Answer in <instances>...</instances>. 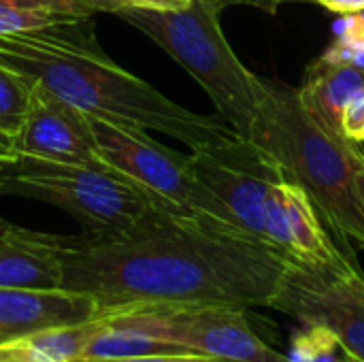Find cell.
<instances>
[{"label":"cell","instance_id":"e0dca14e","mask_svg":"<svg viewBox=\"0 0 364 362\" xmlns=\"http://www.w3.org/2000/svg\"><path fill=\"white\" fill-rule=\"evenodd\" d=\"M341 352V344L326 326L309 324L294 333L286 358L288 362H339Z\"/></svg>","mask_w":364,"mask_h":362},{"label":"cell","instance_id":"ffe728a7","mask_svg":"<svg viewBox=\"0 0 364 362\" xmlns=\"http://www.w3.org/2000/svg\"><path fill=\"white\" fill-rule=\"evenodd\" d=\"M343 132L348 139L364 143V90H360L346 107L343 119H341Z\"/></svg>","mask_w":364,"mask_h":362},{"label":"cell","instance_id":"1f68e13d","mask_svg":"<svg viewBox=\"0 0 364 362\" xmlns=\"http://www.w3.org/2000/svg\"><path fill=\"white\" fill-rule=\"evenodd\" d=\"M0 362H6V361H0Z\"/></svg>","mask_w":364,"mask_h":362},{"label":"cell","instance_id":"3957f363","mask_svg":"<svg viewBox=\"0 0 364 362\" xmlns=\"http://www.w3.org/2000/svg\"><path fill=\"white\" fill-rule=\"evenodd\" d=\"M250 141L282 166L288 181L307 192L339 237L364 245V209L356 192L364 151L356 141L309 109L296 87L264 77Z\"/></svg>","mask_w":364,"mask_h":362},{"label":"cell","instance_id":"4dcf8cb0","mask_svg":"<svg viewBox=\"0 0 364 362\" xmlns=\"http://www.w3.org/2000/svg\"><path fill=\"white\" fill-rule=\"evenodd\" d=\"M2 222H4V220H2V218H0V224H2Z\"/></svg>","mask_w":364,"mask_h":362},{"label":"cell","instance_id":"f546056e","mask_svg":"<svg viewBox=\"0 0 364 362\" xmlns=\"http://www.w3.org/2000/svg\"><path fill=\"white\" fill-rule=\"evenodd\" d=\"M4 164H6V162H4V160H0V186H2V169H4Z\"/></svg>","mask_w":364,"mask_h":362},{"label":"cell","instance_id":"30bf717a","mask_svg":"<svg viewBox=\"0 0 364 362\" xmlns=\"http://www.w3.org/2000/svg\"><path fill=\"white\" fill-rule=\"evenodd\" d=\"M190 160L194 175L224 203L235 224L247 235L269 243L267 198L273 183L286 179L282 166L277 162L262 166H237L205 154H190Z\"/></svg>","mask_w":364,"mask_h":362},{"label":"cell","instance_id":"4fadbf2b","mask_svg":"<svg viewBox=\"0 0 364 362\" xmlns=\"http://www.w3.org/2000/svg\"><path fill=\"white\" fill-rule=\"evenodd\" d=\"M62 271L43 233L0 224V286L4 288H60Z\"/></svg>","mask_w":364,"mask_h":362},{"label":"cell","instance_id":"7a4b0ae2","mask_svg":"<svg viewBox=\"0 0 364 362\" xmlns=\"http://www.w3.org/2000/svg\"><path fill=\"white\" fill-rule=\"evenodd\" d=\"M87 21L0 36V64L87 117L168 134L192 154L226 164L245 166L260 160L262 149L222 115L194 113L117 66L100 49L92 28L85 32Z\"/></svg>","mask_w":364,"mask_h":362},{"label":"cell","instance_id":"cb8c5ba5","mask_svg":"<svg viewBox=\"0 0 364 362\" xmlns=\"http://www.w3.org/2000/svg\"><path fill=\"white\" fill-rule=\"evenodd\" d=\"M343 275H346L348 286L358 294V299H363L364 301V273L360 271V267H352V269H348Z\"/></svg>","mask_w":364,"mask_h":362},{"label":"cell","instance_id":"83f0119b","mask_svg":"<svg viewBox=\"0 0 364 362\" xmlns=\"http://www.w3.org/2000/svg\"><path fill=\"white\" fill-rule=\"evenodd\" d=\"M339 362H360L358 361V358H354V356H350V354H346V352H343V354H341V361Z\"/></svg>","mask_w":364,"mask_h":362},{"label":"cell","instance_id":"5b68a950","mask_svg":"<svg viewBox=\"0 0 364 362\" xmlns=\"http://www.w3.org/2000/svg\"><path fill=\"white\" fill-rule=\"evenodd\" d=\"M0 194H19L60 207L90 237L128 230L156 203L105 162L64 164L30 156H17L4 164Z\"/></svg>","mask_w":364,"mask_h":362},{"label":"cell","instance_id":"603a6c76","mask_svg":"<svg viewBox=\"0 0 364 362\" xmlns=\"http://www.w3.org/2000/svg\"><path fill=\"white\" fill-rule=\"evenodd\" d=\"M339 15H356L364 11V0H311Z\"/></svg>","mask_w":364,"mask_h":362},{"label":"cell","instance_id":"4316f807","mask_svg":"<svg viewBox=\"0 0 364 362\" xmlns=\"http://www.w3.org/2000/svg\"><path fill=\"white\" fill-rule=\"evenodd\" d=\"M356 192H358V198H360L364 209V162L363 166L358 169V173H356Z\"/></svg>","mask_w":364,"mask_h":362},{"label":"cell","instance_id":"2e32d148","mask_svg":"<svg viewBox=\"0 0 364 362\" xmlns=\"http://www.w3.org/2000/svg\"><path fill=\"white\" fill-rule=\"evenodd\" d=\"M30 94L32 85L23 77L0 64V128L13 141L23 124L30 105Z\"/></svg>","mask_w":364,"mask_h":362},{"label":"cell","instance_id":"484cf974","mask_svg":"<svg viewBox=\"0 0 364 362\" xmlns=\"http://www.w3.org/2000/svg\"><path fill=\"white\" fill-rule=\"evenodd\" d=\"M17 158V151L13 147V139L0 128V160L4 162H13Z\"/></svg>","mask_w":364,"mask_h":362},{"label":"cell","instance_id":"d6986e66","mask_svg":"<svg viewBox=\"0 0 364 362\" xmlns=\"http://www.w3.org/2000/svg\"><path fill=\"white\" fill-rule=\"evenodd\" d=\"M70 362H226L207 354L196 352H177V354H145V356H128V358H75Z\"/></svg>","mask_w":364,"mask_h":362},{"label":"cell","instance_id":"8fae6325","mask_svg":"<svg viewBox=\"0 0 364 362\" xmlns=\"http://www.w3.org/2000/svg\"><path fill=\"white\" fill-rule=\"evenodd\" d=\"M96 314V301L81 292L0 286V346L47 329L79 324Z\"/></svg>","mask_w":364,"mask_h":362},{"label":"cell","instance_id":"9a60e30c","mask_svg":"<svg viewBox=\"0 0 364 362\" xmlns=\"http://www.w3.org/2000/svg\"><path fill=\"white\" fill-rule=\"evenodd\" d=\"M90 19L58 0H0V36Z\"/></svg>","mask_w":364,"mask_h":362},{"label":"cell","instance_id":"6da1fadb","mask_svg":"<svg viewBox=\"0 0 364 362\" xmlns=\"http://www.w3.org/2000/svg\"><path fill=\"white\" fill-rule=\"evenodd\" d=\"M60 262V288L87 294L98 312L132 305L271 307L294 260L243 230L149 205L124 233H43Z\"/></svg>","mask_w":364,"mask_h":362},{"label":"cell","instance_id":"7c38bea8","mask_svg":"<svg viewBox=\"0 0 364 362\" xmlns=\"http://www.w3.org/2000/svg\"><path fill=\"white\" fill-rule=\"evenodd\" d=\"M279 194L286 222V252L294 260L333 269L358 267L356 260L348 258L326 235L320 213L305 190L284 179L279 183Z\"/></svg>","mask_w":364,"mask_h":362},{"label":"cell","instance_id":"7402d4cb","mask_svg":"<svg viewBox=\"0 0 364 362\" xmlns=\"http://www.w3.org/2000/svg\"><path fill=\"white\" fill-rule=\"evenodd\" d=\"M70 9H75L77 13L92 17L94 13H115V2L113 0H58Z\"/></svg>","mask_w":364,"mask_h":362},{"label":"cell","instance_id":"44dd1931","mask_svg":"<svg viewBox=\"0 0 364 362\" xmlns=\"http://www.w3.org/2000/svg\"><path fill=\"white\" fill-rule=\"evenodd\" d=\"M115 11L119 9H145V11H183L196 0H113Z\"/></svg>","mask_w":364,"mask_h":362},{"label":"cell","instance_id":"d4e9b609","mask_svg":"<svg viewBox=\"0 0 364 362\" xmlns=\"http://www.w3.org/2000/svg\"><path fill=\"white\" fill-rule=\"evenodd\" d=\"M224 9L230 6V4H250V6H258L267 13H275L277 11V4L275 0H218Z\"/></svg>","mask_w":364,"mask_h":362},{"label":"cell","instance_id":"ac0fdd59","mask_svg":"<svg viewBox=\"0 0 364 362\" xmlns=\"http://www.w3.org/2000/svg\"><path fill=\"white\" fill-rule=\"evenodd\" d=\"M326 60L350 62L364 68V19H352L337 41L324 51Z\"/></svg>","mask_w":364,"mask_h":362},{"label":"cell","instance_id":"5bb4252c","mask_svg":"<svg viewBox=\"0 0 364 362\" xmlns=\"http://www.w3.org/2000/svg\"><path fill=\"white\" fill-rule=\"evenodd\" d=\"M296 90L309 109L322 115L335 130L343 132V111L348 102L364 90V68L350 62H333L322 55L307 68L305 81Z\"/></svg>","mask_w":364,"mask_h":362},{"label":"cell","instance_id":"f1b7e54d","mask_svg":"<svg viewBox=\"0 0 364 362\" xmlns=\"http://www.w3.org/2000/svg\"><path fill=\"white\" fill-rule=\"evenodd\" d=\"M284 2H303V0H275V4L279 6V4H284Z\"/></svg>","mask_w":364,"mask_h":362},{"label":"cell","instance_id":"52a82bcc","mask_svg":"<svg viewBox=\"0 0 364 362\" xmlns=\"http://www.w3.org/2000/svg\"><path fill=\"white\" fill-rule=\"evenodd\" d=\"M147 335L183 350L226 362H288L264 344L247 320V309L220 305H132L111 309Z\"/></svg>","mask_w":364,"mask_h":362},{"label":"cell","instance_id":"8992f818","mask_svg":"<svg viewBox=\"0 0 364 362\" xmlns=\"http://www.w3.org/2000/svg\"><path fill=\"white\" fill-rule=\"evenodd\" d=\"M100 162L139 186L151 201L173 211L241 230L224 203L194 175L192 160L143 128H128L90 117ZM245 233V230H243Z\"/></svg>","mask_w":364,"mask_h":362},{"label":"cell","instance_id":"277c9868","mask_svg":"<svg viewBox=\"0 0 364 362\" xmlns=\"http://www.w3.org/2000/svg\"><path fill=\"white\" fill-rule=\"evenodd\" d=\"M222 11L218 0H196L183 11L119 9L115 15L179 62L205 87L220 115L250 139L260 111L262 77L247 70L232 51L220 26Z\"/></svg>","mask_w":364,"mask_h":362},{"label":"cell","instance_id":"ba28073f","mask_svg":"<svg viewBox=\"0 0 364 362\" xmlns=\"http://www.w3.org/2000/svg\"><path fill=\"white\" fill-rule=\"evenodd\" d=\"M348 269L292 260L271 307L288 314L303 326H326L346 354L364 362V301L348 286L343 275Z\"/></svg>","mask_w":364,"mask_h":362},{"label":"cell","instance_id":"9c48e42d","mask_svg":"<svg viewBox=\"0 0 364 362\" xmlns=\"http://www.w3.org/2000/svg\"><path fill=\"white\" fill-rule=\"evenodd\" d=\"M30 105L13 141L17 156L64 164L100 162L90 128V117L60 100L45 87L30 83Z\"/></svg>","mask_w":364,"mask_h":362}]
</instances>
